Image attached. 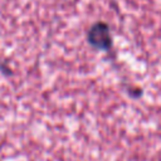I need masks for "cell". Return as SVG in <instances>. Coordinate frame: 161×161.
Listing matches in <instances>:
<instances>
[{
  "instance_id": "obj_1",
  "label": "cell",
  "mask_w": 161,
  "mask_h": 161,
  "mask_svg": "<svg viewBox=\"0 0 161 161\" xmlns=\"http://www.w3.org/2000/svg\"><path fill=\"white\" fill-rule=\"evenodd\" d=\"M88 40L98 49H108L111 47L108 26L106 24H96L88 33Z\"/></svg>"
}]
</instances>
